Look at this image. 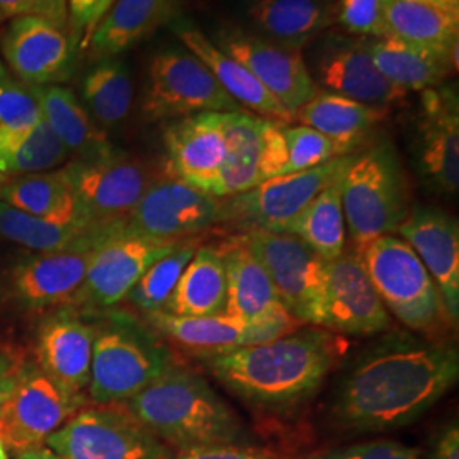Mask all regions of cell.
Instances as JSON below:
<instances>
[{
    "instance_id": "cell-4",
    "label": "cell",
    "mask_w": 459,
    "mask_h": 459,
    "mask_svg": "<svg viewBox=\"0 0 459 459\" xmlns=\"http://www.w3.org/2000/svg\"><path fill=\"white\" fill-rule=\"evenodd\" d=\"M345 229L361 252L383 235H394L411 212L409 186L398 153L381 140L356 153L341 181Z\"/></svg>"
},
{
    "instance_id": "cell-46",
    "label": "cell",
    "mask_w": 459,
    "mask_h": 459,
    "mask_svg": "<svg viewBox=\"0 0 459 459\" xmlns=\"http://www.w3.org/2000/svg\"><path fill=\"white\" fill-rule=\"evenodd\" d=\"M0 11L7 17H43L55 22L56 26L68 30L66 0H0Z\"/></svg>"
},
{
    "instance_id": "cell-56",
    "label": "cell",
    "mask_w": 459,
    "mask_h": 459,
    "mask_svg": "<svg viewBox=\"0 0 459 459\" xmlns=\"http://www.w3.org/2000/svg\"><path fill=\"white\" fill-rule=\"evenodd\" d=\"M322 2H327V4H332V2H333V0H322Z\"/></svg>"
},
{
    "instance_id": "cell-45",
    "label": "cell",
    "mask_w": 459,
    "mask_h": 459,
    "mask_svg": "<svg viewBox=\"0 0 459 459\" xmlns=\"http://www.w3.org/2000/svg\"><path fill=\"white\" fill-rule=\"evenodd\" d=\"M68 2V30L75 47L85 51L89 39L100 19L111 9L115 0H66Z\"/></svg>"
},
{
    "instance_id": "cell-1",
    "label": "cell",
    "mask_w": 459,
    "mask_h": 459,
    "mask_svg": "<svg viewBox=\"0 0 459 459\" xmlns=\"http://www.w3.org/2000/svg\"><path fill=\"white\" fill-rule=\"evenodd\" d=\"M458 377L455 345L398 333L354 362L341 381L332 411L351 430H396L434 407Z\"/></svg>"
},
{
    "instance_id": "cell-54",
    "label": "cell",
    "mask_w": 459,
    "mask_h": 459,
    "mask_svg": "<svg viewBox=\"0 0 459 459\" xmlns=\"http://www.w3.org/2000/svg\"><path fill=\"white\" fill-rule=\"evenodd\" d=\"M0 459H9V451H7V447L4 446L2 441H0Z\"/></svg>"
},
{
    "instance_id": "cell-39",
    "label": "cell",
    "mask_w": 459,
    "mask_h": 459,
    "mask_svg": "<svg viewBox=\"0 0 459 459\" xmlns=\"http://www.w3.org/2000/svg\"><path fill=\"white\" fill-rule=\"evenodd\" d=\"M83 102L99 128L109 130L130 115L133 102L132 77L123 62L100 60L83 79Z\"/></svg>"
},
{
    "instance_id": "cell-3",
    "label": "cell",
    "mask_w": 459,
    "mask_h": 459,
    "mask_svg": "<svg viewBox=\"0 0 459 459\" xmlns=\"http://www.w3.org/2000/svg\"><path fill=\"white\" fill-rule=\"evenodd\" d=\"M123 405L157 439L178 453L246 441L242 420L208 381L174 364Z\"/></svg>"
},
{
    "instance_id": "cell-7",
    "label": "cell",
    "mask_w": 459,
    "mask_h": 459,
    "mask_svg": "<svg viewBox=\"0 0 459 459\" xmlns=\"http://www.w3.org/2000/svg\"><path fill=\"white\" fill-rule=\"evenodd\" d=\"M388 312L411 330H429L444 315L439 291L426 265L402 237L383 235L358 252Z\"/></svg>"
},
{
    "instance_id": "cell-19",
    "label": "cell",
    "mask_w": 459,
    "mask_h": 459,
    "mask_svg": "<svg viewBox=\"0 0 459 459\" xmlns=\"http://www.w3.org/2000/svg\"><path fill=\"white\" fill-rule=\"evenodd\" d=\"M0 47L5 64L28 85L64 82L77 48L68 30L38 16L13 17Z\"/></svg>"
},
{
    "instance_id": "cell-37",
    "label": "cell",
    "mask_w": 459,
    "mask_h": 459,
    "mask_svg": "<svg viewBox=\"0 0 459 459\" xmlns=\"http://www.w3.org/2000/svg\"><path fill=\"white\" fill-rule=\"evenodd\" d=\"M341 181L330 184L279 233L295 235L313 248L324 261H333L345 252L344 210Z\"/></svg>"
},
{
    "instance_id": "cell-33",
    "label": "cell",
    "mask_w": 459,
    "mask_h": 459,
    "mask_svg": "<svg viewBox=\"0 0 459 459\" xmlns=\"http://www.w3.org/2000/svg\"><path fill=\"white\" fill-rule=\"evenodd\" d=\"M164 312L176 316H213L227 313V267L223 252L199 247L186 265Z\"/></svg>"
},
{
    "instance_id": "cell-18",
    "label": "cell",
    "mask_w": 459,
    "mask_h": 459,
    "mask_svg": "<svg viewBox=\"0 0 459 459\" xmlns=\"http://www.w3.org/2000/svg\"><path fill=\"white\" fill-rule=\"evenodd\" d=\"M315 75L324 91L377 108H388L409 94L379 72L366 38L327 36L318 48Z\"/></svg>"
},
{
    "instance_id": "cell-14",
    "label": "cell",
    "mask_w": 459,
    "mask_h": 459,
    "mask_svg": "<svg viewBox=\"0 0 459 459\" xmlns=\"http://www.w3.org/2000/svg\"><path fill=\"white\" fill-rule=\"evenodd\" d=\"M182 240H159L130 235L125 230L94 252L74 305L108 310L126 299L152 264L172 252Z\"/></svg>"
},
{
    "instance_id": "cell-15",
    "label": "cell",
    "mask_w": 459,
    "mask_h": 459,
    "mask_svg": "<svg viewBox=\"0 0 459 459\" xmlns=\"http://www.w3.org/2000/svg\"><path fill=\"white\" fill-rule=\"evenodd\" d=\"M214 43L246 66L293 115L318 91L299 49L286 48L259 34L247 33L237 28L220 31Z\"/></svg>"
},
{
    "instance_id": "cell-13",
    "label": "cell",
    "mask_w": 459,
    "mask_h": 459,
    "mask_svg": "<svg viewBox=\"0 0 459 459\" xmlns=\"http://www.w3.org/2000/svg\"><path fill=\"white\" fill-rule=\"evenodd\" d=\"M89 403L85 394H68L39 369H30L0 407V441L16 455L45 446L53 432Z\"/></svg>"
},
{
    "instance_id": "cell-43",
    "label": "cell",
    "mask_w": 459,
    "mask_h": 459,
    "mask_svg": "<svg viewBox=\"0 0 459 459\" xmlns=\"http://www.w3.org/2000/svg\"><path fill=\"white\" fill-rule=\"evenodd\" d=\"M41 121L33 87L11 77L0 81V128H26Z\"/></svg>"
},
{
    "instance_id": "cell-16",
    "label": "cell",
    "mask_w": 459,
    "mask_h": 459,
    "mask_svg": "<svg viewBox=\"0 0 459 459\" xmlns=\"http://www.w3.org/2000/svg\"><path fill=\"white\" fill-rule=\"evenodd\" d=\"M417 169L427 186L441 196L459 189V102L451 87L422 92L415 126Z\"/></svg>"
},
{
    "instance_id": "cell-53",
    "label": "cell",
    "mask_w": 459,
    "mask_h": 459,
    "mask_svg": "<svg viewBox=\"0 0 459 459\" xmlns=\"http://www.w3.org/2000/svg\"><path fill=\"white\" fill-rule=\"evenodd\" d=\"M7 77H9L7 66H5V64L0 60V81H4V79H7Z\"/></svg>"
},
{
    "instance_id": "cell-55",
    "label": "cell",
    "mask_w": 459,
    "mask_h": 459,
    "mask_svg": "<svg viewBox=\"0 0 459 459\" xmlns=\"http://www.w3.org/2000/svg\"><path fill=\"white\" fill-rule=\"evenodd\" d=\"M7 19H9V17L5 16V14L0 11V26H2V24H4Z\"/></svg>"
},
{
    "instance_id": "cell-36",
    "label": "cell",
    "mask_w": 459,
    "mask_h": 459,
    "mask_svg": "<svg viewBox=\"0 0 459 459\" xmlns=\"http://www.w3.org/2000/svg\"><path fill=\"white\" fill-rule=\"evenodd\" d=\"M369 49L379 72L407 92L441 87L453 74L441 56L392 36L369 39Z\"/></svg>"
},
{
    "instance_id": "cell-23",
    "label": "cell",
    "mask_w": 459,
    "mask_h": 459,
    "mask_svg": "<svg viewBox=\"0 0 459 459\" xmlns=\"http://www.w3.org/2000/svg\"><path fill=\"white\" fill-rule=\"evenodd\" d=\"M147 320L169 339L195 349L199 354L271 342L291 333L293 328L299 325L291 315L261 322H244L227 313L213 316H176L159 310L147 313Z\"/></svg>"
},
{
    "instance_id": "cell-21",
    "label": "cell",
    "mask_w": 459,
    "mask_h": 459,
    "mask_svg": "<svg viewBox=\"0 0 459 459\" xmlns=\"http://www.w3.org/2000/svg\"><path fill=\"white\" fill-rule=\"evenodd\" d=\"M96 325L72 308H58L38 327L34 358L38 369L72 394H85L91 381V362ZM87 396V394H85Z\"/></svg>"
},
{
    "instance_id": "cell-10",
    "label": "cell",
    "mask_w": 459,
    "mask_h": 459,
    "mask_svg": "<svg viewBox=\"0 0 459 459\" xmlns=\"http://www.w3.org/2000/svg\"><path fill=\"white\" fill-rule=\"evenodd\" d=\"M240 238L263 264L286 312L299 325L324 327L325 261L290 233L250 231Z\"/></svg>"
},
{
    "instance_id": "cell-52",
    "label": "cell",
    "mask_w": 459,
    "mask_h": 459,
    "mask_svg": "<svg viewBox=\"0 0 459 459\" xmlns=\"http://www.w3.org/2000/svg\"><path fill=\"white\" fill-rule=\"evenodd\" d=\"M413 2L436 7V9H441V11L451 13V14H459V0H413Z\"/></svg>"
},
{
    "instance_id": "cell-49",
    "label": "cell",
    "mask_w": 459,
    "mask_h": 459,
    "mask_svg": "<svg viewBox=\"0 0 459 459\" xmlns=\"http://www.w3.org/2000/svg\"><path fill=\"white\" fill-rule=\"evenodd\" d=\"M174 459H271L265 453L244 444H216L179 451Z\"/></svg>"
},
{
    "instance_id": "cell-29",
    "label": "cell",
    "mask_w": 459,
    "mask_h": 459,
    "mask_svg": "<svg viewBox=\"0 0 459 459\" xmlns=\"http://www.w3.org/2000/svg\"><path fill=\"white\" fill-rule=\"evenodd\" d=\"M227 267V315L244 322H261L290 315L282 307L263 264L242 238L223 252Z\"/></svg>"
},
{
    "instance_id": "cell-9",
    "label": "cell",
    "mask_w": 459,
    "mask_h": 459,
    "mask_svg": "<svg viewBox=\"0 0 459 459\" xmlns=\"http://www.w3.org/2000/svg\"><path fill=\"white\" fill-rule=\"evenodd\" d=\"M356 153L333 159L310 170L284 174L250 191L221 199L220 223L244 233L279 231L301 213L325 187L344 178Z\"/></svg>"
},
{
    "instance_id": "cell-28",
    "label": "cell",
    "mask_w": 459,
    "mask_h": 459,
    "mask_svg": "<svg viewBox=\"0 0 459 459\" xmlns=\"http://www.w3.org/2000/svg\"><path fill=\"white\" fill-rule=\"evenodd\" d=\"M41 119L65 147L70 159L89 160L108 155L115 148L99 128L77 96L60 85H31Z\"/></svg>"
},
{
    "instance_id": "cell-32",
    "label": "cell",
    "mask_w": 459,
    "mask_h": 459,
    "mask_svg": "<svg viewBox=\"0 0 459 459\" xmlns=\"http://www.w3.org/2000/svg\"><path fill=\"white\" fill-rule=\"evenodd\" d=\"M223 121L227 153L216 186L220 199L242 195L263 182L261 165L267 123V119L244 109L225 113Z\"/></svg>"
},
{
    "instance_id": "cell-17",
    "label": "cell",
    "mask_w": 459,
    "mask_h": 459,
    "mask_svg": "<svg viewBox=\"0 0 459 459\" xmlns=\"http://www.w3.org/2000/svg\"><path fill=\"white\" fill-rule=\"evenodd\" d=\"M324 328L345 335L369 337L392 325L390 312L379 299L358 252L325 261Z\"/></svg>"
},
{
    "instance_id": "cell-11",
    "label": "cell",
    "mask_w": 459,
    "mask_h": 459,
    "mask_svg": "<svg viewBox=\"0 0 459 459\" xmlns=\"http://www.w3.org/2000/svg\"><path fill=\"white\" fill-rule=\"evenodd\" d=\"M142 111L148 121L199 113H231L242 108L216 82L189 49H164L150 64Z\"/></svg>"
},
{
    "instance_id": "cell-44",
    "label": "cell",
    "mask_w": 459,
    "mask_h": 459,
    "mask_svg": "<svg viewBox=\"0 0 459 459\" xmlns=\"http://www.w3.org/2000/svg\"><path fill=\"white\" fill-rule=\"evenodd\" d=\"M301 459H422L419 449L396 441H368L312 453Z\"/></svg>"
},
{
    "instance_id": "cell-26",
    "label": "cell",
    "mask_w": 459,
    "mask_h": 459,
    "mask_svg": "<svg viewBox=\"0 0 459 459\" xmlns=\"http://www.w3.org/2000/svg\"><path fill=\"white\" fill-rule=\"evenodd\" d=\"M178 11V0H115L89 39L91 60H108L147 39Z\"/></svg>"
},
{
    "instance_id": "cell-38",
    "label": "cell",
    "mask_w": 459,
    "mask_h": 459,
    "mask_svg": "<svg viewBox=\"0 0 459 459\" xmlns=\"http://www.w3.org/2000/svg\"><path fill=\"white\" fill-rule=\"evenodd\" d=\"M70 155L41 119L26 128H0V174L26 176L66 164Z\"/></svg>"
},
{
    "instance_id": "cell-50",
    "label": "cell",
    "mask_w": 459,
    "mask_h": 459,
    "mask_svg": "<svg viewBox=\"0 0 459 459\" xmlns=\"http://www.w3.org/2000/svg\"><path fill=\"white\" fill-rule=\"evenodd\" d=\"M430 459H459V429L456 424L446 427L437 436Z\"/></svg>"
},
{
    "instance_id": "cell-24",
    "label": "cell",
    "mask_w": 459,
    "mask_h": 459,
    "mask_svg": "<svg viewBox=\"0 0 459 459\" xmlns=\"http://www.w3.org/2000/svg\"><path fill=\"white\" fill-rule=\"evenodd\" d=\"M98 248L34 254L13 271V291L28 310L47 312L74 305Z\"/></svg>"
},
{
    "instance_id": "cell-34",
    "label": "cell",
    "mask_w": 459,
    "mask_h": 459,
    "mask_svg": "<svg viewBox=\"0 0 459 459\" xmlns=\"http://www.w3.org/2000/svg\"><path fill=\"white\" fill-rule=\"evenodd\" d=\"M125 229L91 231L81 223H53L0 201V237L36 254L72 248H99Z\"/></svg>"
},
{
    "instance_id": "cell-2",
    "label": "cell",
    "mask_w": 459,
    "mask_h": 459,
    "mask_svg": "<svg viewBox=\"0 0 459 459\" xmlns=\"http://www.w3.org/2000/svg\"><path fill=\"white\" fill-rule=\"evenodd\" d=\"M201 356L230 392L252 405L281 409L312 396L341 356V349L333 333L312 327L271 342Z\"/></svg>"
},
{
    "instance_id": "cell-40",
    "label": "cell",
    "mask_w": 459,
    "mask_h": 459,
    "mask_svg": "<svg viewBox=\"0 0 459 459\" xmlns=\"http://www.w3.org/2000/svg\"><path fill=\"white\" fill-rule=\"evenodd\" d=\"M197 248L199 240L196 237L182 240L172 252L148 267L126 299L145 315L164 310L169 296L174 291L186 265L195 257Z\"/></svg>"
},
{
    "instance_id": "cell-47",
    "label": "cell",
    "mask_w": 459,
    "mask_h": 459,
    "mask_svg": "<svg viewBox=\"0 0 459 459\" xmlns=\"http://www.w3.org/2000/svg\"><path fill=\"white\" fill-rule=\"evenodd\" d=\"M30 362L17 345L0 342V407L28 375Z\"/></svg>"
},
{
    "instance_id": "cell-48",
    "label": "cell",
    "mask_w": 459,
    "mask_h": 459,
    "mask_svg": "<svg viewBox=\"0 0 459 459\" xmlns=\"http://www.w3.org/2000/svg\"><path fill=\"white\" fill-rule=\"evenodd\" d=\"M286 162L288 160H286V145L282 136V123L267 119L265 132H264L263 165H261L263 182L278 176H284Z\"/></svg>"
},
{
    "instance_id": "cell-5",
    "label": "cell",
    "mask_w": 459,
    "mask_h": 459,
    "mask_svg": "<svg viewBox=\"0 0 459 459\" xmlns=\"http://www.w3.org/2000/svg\"><path fill=\"white\" fill-rule=\"evenodd\" d=\"M172 366V358L147 328L128 316L96 327L87 398L94 405L125 403Z\"/></svg>"
},
{
    "instance_id": "cell-51",
    "label": "cell",
    "mask_w": 459,
    "mask_h": 459,
    "mask_svg": "<svg viewBox=\"0 0 459 459\" xmlns=\"http://www.w3.org/2000/svg\"><path fill=\"white\" fill-rule=\"evenodd\" d=\"M17 459H60L47 446H38L33 449L22 451L17 455Z\"/></svg>"
},
{
    "instance_id": "cell-12",
    "label": "cell",
    "mask_w": 459,
    "mask_h": 459,
    "mask_svg": "<svg viewBox=\"0 0 459 459\" xmlns=\"http://www.w3.org/2000/svg\"><path fill=\"white\" fill-rule=\"evenodd\" d=\"M221 199L170 174L157 176L125 223V231L159 240H186L220 223Z\"/></svg>"
},
{
    "instance_id": "cell-30",
    "label": "cell",
    "mask_w": 459,
    "mask_h": 459,
    "mask_svg": "<svg viewBox=\"0 0 459 459\" xmlns=\"http://www.w3.org/2000/svg\"><path fill=\"white\" fill-rule=\"evenodd\" d=\"M388 36L427 49L458 70L459 14L413 0H388Z\"/></svg>"
},
{
    "instance_id": "cell-20",
    "label": "cell",
    "mask_w": 459,
    "mask_h": 459,
    "mask_svg": "<svg viewBox=\"0 0 459 459\" xmlns=\"http://www.w3.org/2000/svg\"><path fill=\"white\" fill-rule=\"evenodd\" d=\"M223 115L184 116L164 130L167 172L214 197L227 153Z\"/></svg>"
},
{
    "instance_id": "cell-41",
    "label": "cell",
    "mask_w": 459,
    "mask_h": 459,
    "mask_svg": "<svg viewBox=\"0 0 459 459\" xmlns=\"http://www.w3.org/2000/svg\"><path fill=\"white\" fill-rule=\"evenodd\" d=\"M282 136L288 160L284 174L310 170L318 165L327 164L333 159L349 155L344 148L337 145L333 140L303 125H282Z\"/></svg>"
},
{
    "instance_id": "cell-27",
    "label": "cell",
    "mask_w": 459,
    "mask_h": 459,
    "mask_svg": "<svg viewBox=\"0 0 459 459\" xmlns=\"http://www.w3.org/2000/svg\"><path fill=\"white\" fill-rule=\"evenodd\" d=\"M386 116L388 108L369 106L328 91H316V94L296 111L295 121L325 134L351 155L358 153L364 140H368Z\"/></svg>"
},
{
    "instance_id": "cell-25",
    "label": "cell",
    "mask_w": 459,
    "mask_h": 459,
    "mask_svg": "<svg viewBox=\"0 0 459 459\" xmlns=\"http://www.w3.org/2000/svg\"><path fill=\"white\" fill-rule=\"evenodd\" d=\"M178 36L186 49L196 55L213 74L216 82L223 87V91L240 108H247L255 113V116L282 125L295 121V115L290 113L246 66L230 56L229 53H225L206 34L201 33L193 26H182L178 30Z\"/></svg>"
},
{
    "instance_id": "cell-6",
    "label": "cell",
    "mask_w": 459,
    "mask_h": 459,
    "mask_svg": "<svg viewBox=\"0 0 459 459\" xmlns=\"http://www.w3.org/2000/svg\"><path fill=\"white\" fill-rule=\"evenodd\" d=\"M64 170L75 197V221L91 231L123 229L157 178L145 162L117 150L72 160Z\"/></svg>"
},
{
    "instance_id": "cell-42",
    "label": "cell",
    "mask_w": 459,
    "mask_h": 459,
    "mask_svg": "<svg viewBox=\"0 0 459 459\" xmlns=\"http://www.w3.org/2000/svg\"><path fill=\"white\" fill-rule=\"evenodd\" d=\"M388 0H333L330 5L332 24L345 33L377 39L388 36Z\"/></svg>"
},
{
    "instance_id": "cell-8",
    "label": "cell",
    "mask_w": 459,
    "mask_h": 459,
    "mask_svg": "<svg viewBox=\"0 0 459 459\" xmlns=\"http://www.w3.org/2000/svg\"><path fill=\"white\" fill-rule=\"evenodd\" d=\"M45 446L60 459H174L172 449L123 403H89L53 432Z\"/></svg>"
},
{
    "instance_id": "cell-22",
    "label": "cell",
    "mask_w": 459,
    "mask_h": 459,
    "mask_svg": "<svg viewBox=\"0 0 459 459\" xmlns=\"http://www.w3.org/2000/svg\"><path fill=\"white\" fill-rule=\"evenodd\" d=\"M434 281L451 324L459 318L458 220L439 208H411L398 229Z\"/></svg>"
},
{
    "instance_id": "cell-31",
    "label": "cell",
    "mask_w": 459,
    "mask_h": 459,
    "mask_svg": "<svg viewBox=\"0 0 459 459\" xmlns=\"http://www.w3.org/2000/svg\"><path fill=\"white\" fill-rule=\"evenodd\" d=\"M330 5L322 0H252L247 16L259 36L301 51L332 26Z\"/></svg>"
},
{
    "instance_id": "cell-35",
    "label": "cell",
    "mask_w": 459,
    "mask_h": 459,
    "mask_svg": "<svg viewBox=\"0 0 459 459\" xmlns=\"http://www.w3.org/2000/svg\"><path fill=\"white\" fill-rule=\"evenodd\" d=\"M0 201L53 223L75 221V197L64 167L13 178L0 186Z\"/></svg>"
}]
</instances>
